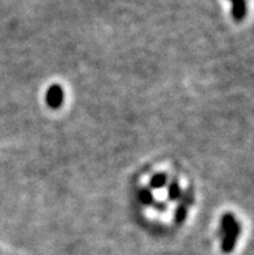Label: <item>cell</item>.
<instances>
[{
	"label": "cell",
	"instance_id": "cell-1",
	"mask_svg": "<svg viewBox=\"0 0 254 255\" xmlns=\"http://www.w3.org/2000/svg\"><path fill=\"white\" fill-rule=\"evenodd\" d=\"M222 231L225 232V237L222 241V250L225 253H230L235 248L236 240L240 233V227L236 222L235 217L231 214H226L222 218Z\"/></svg>",
	"mask_w": 254,
	"mask_h": 255
},
{
	"label": "cell",
	"instance_id": "cell-2",
	"mask_svg": "<svg viewBox=\"0 0 254 255\" xmlns=\"http://www.w3.org/2000/svg\"><path fill=\"white\" fill-rule=\"evenodd\" d=\"M47 104H48L51 108H58L64 101V92H62L61 87L60 86H56L53 84L51 88L47 92Z\"/></svg>",
	"mask_w": 254,
	"mask_h": 255
},
{
	"label": "cell",
	"instance_id": "cell-3",
	"mask_svg": "<svg viewBox=\"0 0 254 255\" xmlns=\"http://www.w3.org/2000/svg\"><path fill=\"white\" fill-rule=\"evenodd\" d=\"M231 1V13L234 19L243 21L247 14V1L245 0H230Z\"/></svg>",
	"mask_w": 254,
	"mask_h": 255
},
{
	"label": "cell",
	"instance_id": "cell-4",
	"mask_svg": "<svg viewBox=\"0 0 254 255\" xmlns=\"http://www.w3.org/2000/svg\"><path fill=\"white\" fill-rule=\"evenodd\" d=\"M165 184H166V175H164V174L155 175V176H153L151 180L152 188H155V189L162 188Z\"/></svg>",
	"mask_w": 254,
	"mask_h": 255
},
{
	"label": "cell",
	"instance_id": "cell-5",
	"mask_svg": "<svg viewBox=\"0 0 254 255\" xmlns=\"http://www.w3.org/2000/svg\"><path fill=\"white\" fill-rule=\"evenodd\" d=\"M180 193V189H179V185L177 183H173L169 188V197L170 198H177Z\"/></svg>",
	"mask_w": 254,
	"mask_h": 255
},
{
	"label": "cell",
	"instance_id": "cell-6",
	"mask_svg": "<svg viewBox=\"0 0 254 255\" xmlns=\"http://www.w3.org/2000/svg\"><path fill=\"white\" fill-rule=\"evenodd\" d=\"M140 200H142L143 202H144V204H149V202H151V201H152L151 192L143 191L142 193H140Z\"/></svg>",
	"mask_w": 254,
	"mask_h": 255
},
{
	"label": "cell",
	"instance_id": "cell-7",
	"mask_svg": "<svg viewBox=\"0 0 254 255\" xmlns=\"http://www.w3.org/2000/svg\"><path fill=\"white\" fill-rule=\"evenodd\" d=\"M184 217H186V210L184 209H179V211H178V222H182V220L184 219Z\"/></svg>",
	"mask_w": 254,
	"mask_h": 255
}]
</instances>
